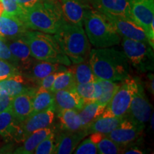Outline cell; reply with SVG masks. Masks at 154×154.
I'll list each match as a JSON object with an SVG mask.
<instances>
[{
  "instance_id": "cell-1",
  "label": "cell",
  "mask_w": 154,
  "mask_h": 154,
  "mask_svg": "<svg viewBox=\"0 0 154 154\" xmlns=\"http://www.w3.org/2000/svg\"><path fill=\"white\" fill-rule=\"evenodd\" d=\"M88 62L98 79L122 82L129 78L128 59L124 52L114 48L91 50Z\"/></svg>"
},
{
  "instance_id": "cell-2",
  "label": "cell",
  "mask_w": 154,
  "mask_h": 154,
  "mask_svg": "<svg viewBox=\"0 0 154 154\" xmlns=\"http://www.w3.org/2000/svg\"><path fill=\"white\" fill-rule=\"evenodd\" d=\"M21 20L29 30L54 34L66 21L59 0H42L24 10Z\"/></svg>"
},
{
  "instance_id": "cell-3",
  "label": "cell",
  "mask_w": 154,
  "mask_h": 154,
  "mask_svg": "<svg viewBox=\"0 0 154 154\" xmlns=\"http://www.w3.org/2000/svg\"><path fill=\"white\" fill-rule=\"evenodd\" d=\"M54 36L72 63L76 64L88 59L90 44L83 26L66 20Z\"/></svg>"
},
{
  "instance_id": "cell-4",
  "label": "cell",
  "mask_w": 154,
  "mask_h": 154,
  "mask_svg": "<svg viewBox=\"0 0 154 154\" xmlns=\"http://www.w3.org/2000/svg\"><path fill=\"white\" fill-rule=\"evenodd\" d=\"M83 24L88 41L96 48L112 47L121 42V36L109 19L94 8L86 11Z\"/></svg>"
},
{
  "instance_id": "cell-5",
  "label": "cell",
  "mask_w": 154,
  "mask_h": 154,
  "mask_svg": "<svg viewBox=\"0 0 154 154\" xmlns=\"http://www.w3.org/2000/svg\"><path fill=\"white\" fill-rule=\"evenodd\" d=\"M21 38L27 44L31 54L35 59L63 66L72 64L52 34L29 30Z\"/></svg>"
},
{
  "instance_id": "cell-6",
  "label": "cell",
  "mask_w": 154,
  "mask_h": 154,
  "mask_svg": "<svg viewBox=\"0 0 154 154\" xmlns=\"http://www.w3.org/2000/svg\"><path fill=\"white\" fill-rule=\"evenodd\" d=\"M137 87L138 82L135 79L128 78L122 82L101 115L126 118Z\"/></svg>"
},
{
  "instance_id": "cell-7",
  "label": "cell",
  "mask_w": 154,
  "mask_h": 154,
  "mask_svg": "<svg viewBox=\"0 0 154 154\" xmlns=\"http://www.w3.org/2000/svg\"><path fill=\"white\" fill-rule=\"evenodd\" d=\"M132 19L143 29L149 44L154 48V0H129Z\"/></svg>"
},
{
  "instance_id": "cell-8",
  "label": "cell",
  "mask_w": 154,
  "mask_h": 154,
  "mask_svg": "<svg viewBox=\"0 0 154 154\" xmlns=\"http://www.w3.org/2000/svg\"><path fill=\"white\" fill-rule=\"evenodd\" d=\"M122 47L128 60L136 69L142 72L151 69L153 49L149 44L123 37Z\"/></svg>"
},
{
  "instance_id": "cell-9",
  "label": "cell",
  "mask_w": 154,
  "mask_h": 154,
  "mask_svg": "<svg viewBox=\"0 0 154 154\" xmlns=\"http://www.w3.org/2000/svg\"><path fill=\"white\" fill-rule=\"evenodd\" d=\"M151 105L144 94L143 86L138 83V87L131 103L126 116L128 119L140 127L144 128L146 123L151 118Z\"/></svg>"
},
{
  "instance_id": "cell-10",
  "label": "cell",
  "mask_w": 154,
  "mask_h": 154,
  "mask_svg": "<svg viewBox=\"0 0 154 154\" xmlns=\"http://www.w3.org/2000/svg\"><path fill=\"white\" fill-rule=\"evenodd\" d=\"M103 14L109 19L121 36L149 44L145 32L133 19L110 14Z\"/></svg>"
},
{
  "instance_id": "cell-11",
  "label": "cell",
  "mask_w": 154,
  "mask_h": 154,
  "mask_svg": "<svg viewBox=\"0 0 154 154\" xmlns=\"http://www.w3.org/2000/svg\"><path fill=\"white\" fill-rule=\"evenodd\" d=\"M55 106L49 108L47 110L31 114L28 118L21 122L24 140L29 135L37 130L50 128L54 120Z\"/></svg>"
},
{
  "instance_id": "cell-12",
  "label": "cell",
  "mask_w": 154,
  "mask_h": 154,
  "mask_svg": "<svg viewBox=\"0 0 154 154\" xmlns=\"http://www.w3.org/2000/svg\"><path fill=\"white\" fill-rule=\"evenodd\" d=\"M59 2L67 22L81 26L86 11L93 8L88 0H59Z\"/></svg>"
},
{
  "instance_id": "cell-13",
  "label": "cell",
  "mask_w": 154,
  "mask_h": 154,
  "mask_svg": "<svg viewBox=\"0 0 154 154\" xmlns=\"http://www.w3.org/2000/svg\"><path fill=\"white\" fill-rule=\"evenodd\" d=\"M143 128L125 118L115 129L107 136L119 146H123L134 141L138 137Z\"/></svg>"
},
{
  "instance_id": "cell-14",
  "label": "cell",
  "mask_w": 154,
  "mask_h": 154,
  "mask_svg": "<svg viewBox=\"0 0 154 154\" xmlns=\"http://www.w3.org/2000/svg\"><path fill=\"white\" fill-rule=\"evenodd\" d=\"M0 135L6 140H24L21 122L17 120L11 109L0 113Z\"/></svg>"
},
{
  "instance_id": "cell-15",
  "label": "cell",
  "mask_w": 154,
  "mask_h": 154,
  "mask_svg": "<svg viewBox=\"0 0 154 154\" xmlns=\"http://www.w3.org/2000/svg\"><path fill=\"white\" fill-rule=\"evenodd\" d=\"M88 136L86 131H66L58 135L54 142V149L53 153L70 154L74 153L77 146L83 138Z\"/></svg>"
},
{
  "instance_id": "cell-16",
  "label": "cell",
  "mask_w": 154,
  "mask_h": 154,
  "mask_svg": "<svg viewBox=\"0 0 154 154\" xmlns=\"http://www.w3.org/2000/svg\"><path fill=\"white\" fill-rule=\"evenodd\" d=\"M96 10L116 16L132 19L130 12L129 0H88Z\"/></svg>"
},
{
  "instance_id": "cell-17",
  "label": "cell",
  "mask_w": 154,
  "mask_h": 154,
  "mask_svg": "<svg viewBox=\"0 0 154 154\" xmlns=\"http://www.w3.org/2000/svg\"><path fill=\"white\" fill-rule=\"evenodd\" d=\"M5 42L11 52L18 61L19 70L20 72L23 73L27 70L35 59L31 54L27 44L22 38H17L14 39L5 38Z\"/></svg>"
},
{
  "instance_id": "cell-18",
  "label": "cell",
  "mask_w": 154,
  "mask_h": 154,
  "mask_svg": "<svg viewBox=\"0 0 154 154\" xmlns=\"http://www.w3.org/2000/svg\"><path fill=\"white\" fill-rule=\"evenodd\" d=\"M32 82L22 74H19L0 81V93L14 97L25 92L35 91L36 88L31 84Z\"/></svg>"
},
{
  "instance_id": "cell-19",
  "label": "cell",
  "mask_w": 154,
  "mask_h": 154,
  "mask_svg": "<svg viewBox=\"0 0 154 154\" xmlns=\"http://www.w3.org/2000/svg\"><path fill=\"white\" fill-rule=\"evenodd\" d=\"M29 29L21 19L16 17H0V36L8 39L21 38Z\"/></svg>"
},
{
  "instance_id": "cell-20",
  "label": "cell",
  "mask_w": 154,
  "mask_h": 154,
  "mask_svg": "<svg viewBox=\"0 0 154 154\" xmlns=\"http://www.w3.org/2000/svg\"><path fill=\"white\" fill-rule=\"evenodd\" d=\"M63 69H66L61 66L59 63H50L47 61L34 59V62L32 63L29 68L22 74L32 83L38 84L40 80L51 73L63 70Z\"/></svg>"
},
{
  "instance_id": "cell-21",
  "label": "cell",
  "mask_w": 154,
  "mask_h": 154,
  "mask_svg": "<svg viewBox=\"0 0 154 154\" xmlns=\"http://www.w3.org/2000/svg\"><path fill=\"white\" fill-rule=\"evenodd\" d=\"M54 106L58 111L74 109L79 111L84 105V101L78 95L76 90H59L54 93Z\"/></svg>"
},
{
  "instance_id": "cell-22",
  "label": "cell",
  "mask_w": 154,
  "mask_h": 154,
  "mask_svg": "<svg viewBox=\"0 0 154 154\" xmlns=\"http://www.w3.org/2000/svg\"><path fill=\"white\" fill-rule=\"evenodd\" d=\"M35 91L25 92L13 97L11 105V112L17 120L20 122L24 121L32 114V96Z\"/></svg>"
},
{
  "instance_id": "cell-23",
  "label": "cell",
  "mask_w": 154,
  "mask_h": 154,
  "mask_svg": "<svg viewBox=\"0 0 154 154\" xmlns=\"http://www.w3.org/2000/svg\"><path fill=\"white\" fill-rule=\"evenodd\" d=\"M124 119L120 117L103 116L101 115L90 125L86 131L88 135L95 133L107 135L115 129Z\"/></svg>"
},
{
  "instance_id": "cell-24",
  "label": "cell",
  "mask_w": 154,
  "mask_h": 154,
  "mask_svg": "<svg viewBox=\"0 0 154 154\" xmlns=\"http://www.w3.org/2000/svg\"><path fill=\"white\" fill-rule=\"evenodd\" d=\"M104 109L105 107L96 101H90L84 103L82 109L78 111L82 130L87 129L90 125L102 114Z\"/></svg>"
},
{
  "instance_id": "cell-25",
  "label": "cell",
  "mask_w": 154,
  "mask_h": 154,
  "mask_svg": "<svg viewBox=\"0 0 154 154\" xmlns=\"http://www.w3.org/2000/svg\"><path fill=\"white\" fill-rule=\"evenodd\" d=\"M52 132L50 128H46L43 129L37 130L29 135L24 140V143L22 146L15 150L14 153L31 154L34 153V150L38 144L43 140L49 134Z\"/></svg>"
},
{
  "instance_id": "cell-26",
  "label": "cell",
  "mask_w": 154,
  "mask_h": 154,
  "mask_svg": "<svg viewBox=\"0 0 154 154\" xmlns=\"http://www.w3.org/2000/svg\"><path fill=\"white\" fill-rule=\"evenodd\" d=\"M53 106H54V93L41 87L36 88L32 96V114L47 110Z\"/></svg>"
},
{
  "instance_id": "cell-27",
  "label": "cell",
  "mask_w": 154,
  "mask_h": 154,
  "mask_svg": "<svg viewBox=\"0 0 154 154\" xmlns=\"http://www.w3.org/2000/svg\"><path fill=\"white\" fill-rule=\"evenodd\" d=\"M57 117L60 121L61 128L63 131H78L82 130L78 111L74 109L60 110L58 112Z\"/></svg>"
},
{
  "instance_id": "cell-28",
  "label": "cell",
  "mask_w": 154,
  "mask_h": 154,
  "mask_svg": "<svg viewBox=\"0 0 154 154\" xmlns=\"http://www.w3.org/2000/svg\"><path fill=\"white\" fill-rule=\"evenodd\" d=\"M96 144L100 154H116L121 153V146L115 143L107 135L95 133L89 136Z\"/></svg>"
},
{
  "instance_id": "cell-29",
  "label": "cell",
  "mask_w": 154,
  "mask_h": 154,
  "mask_svg": "<svg viewBox=\"0 0 154 154\" xmlns=\"http://www.w3.org/2000/svg\"><path fill=\"white\" fill-rule=\"evenodd\" d=\"M69 70L74 75L76 84L94 82L97 79L92 71L91 65L87 61L76 63Z\"/></svg>"
},
{
  "instance_id": "cell-30",
  "label": "cell",
  "mask_w": 154,
  "mask_h": 154,
  "mask_svg": "<svg viewBox=\"0 0 154 154\" xmlns=\"http://www.w3.org/2000/svg\"><path fill=\"white\" fill-rule=\"evenodd\" d=\"M76 85V83L74 75L69 69H66L57 77L50 91L54 93L59 90H74Z\"/></svg>"
},
{
  "instance_id": "cell-31",
  "label": "cell",
  "mask_w": 154,
  "mask_h": 154,
  "mask_svg": "<svg viewBox=\"0 0 154 154\" xmlns=\"http://www.w3.org/2000/svg\"><path fill=\"white\" fill-rule=\"evenodd\" d=\"M97 80L101 86L102 91L101 96L96 101L106 108L108 103L112 99L113 95L118 90L120 84H116L114 82L108 80H101L98 79Z\"/></svg>"
},
{
  "instance_id": "cell-32",
  "label": "cell",
  "mask_w": 154,
  "mask_h": 154,
  "mask_svg": "<svg viewBox=\"0 0 154 154\" xmlns=\"http://www.w3.org/2000/svg\"><path fill=\"white\" fill-rule=\"evenodd\" d=\"M75 90L85 103L95 101L96 86L94 82L84 83V84H77Z\"/></svg>"
},
{
  "instance_id": "cell-33",
  "label": "cell",
  "mask_w": 154,
  "mask_h": 154,
  "mask_svg": "<svg viewBox=\"0 0 154 154\" xmlns=\"http://www.w3.org/2000/svg\"><path fill=\"white\" fill-rule=\"evenodd\" d=\"M55 135L53 132L49 134L38 144L34 153L35 154H51L54 149Z\"/></svg>"
},
{
  "instance_id": "cell-34",
  "label": "cell",
  "mask_w": 154,
  "mask_h": 154,
  "mask_svg": "<svg viewBox=\"0 0 154 154\" xmlns=\"http://www.w3.org/2000/svg\"><path fill=\"white\" fill-rule=\"evenodd\" d=\"M0 1L2 4L4 9H5L4 15L16 17L19 19H21L24 10L17 3V0H0Z\"/></svg>"
},
{
  "instance_id": "cell-35",
  "label": "cell",
  "mask_w": 154,
  "mask_h": 154,
  "mask_svg": "<svg viewBox=\"0 0 154 154\" xmlns=\"http://www.w3.org/2000/svg\"><path fill=\"white\" fill-rule=\"evenodd\" d=\"M0 59L10 63L19 69V63L5 42V38L0 36Z\"/></svg>"
},
{
  "instance_id": "cell-36",
  "label": "cell",
  "mask_w": 154,
  "mask_h": 154,
  "mask_svg": "<svg viewBox=\"0 0 154 154\" xmlns=\"http://www.w3.org/2000/svg\"><path fill=\"white\" fill-rule=\"evenodd\" d=\"M74 153L76 154H96L98 153V149L96 144L88 137L79 143L76 149L74 150Z\"/></svg>"
},
{
  "instance_id": "cell-37",
  "label": "cell",
  "mask_w": 154,
  "mask_h": 154,
  "mask_svg": "<svg viewBox=\"0 0 154 154\" xmlns=\"http://www.w3.org/2000/svg\"><path fill=\"white\" fill-rule=\"evenodd\" d=\"M19 74L22 73L17 67L7 61L0 59V81Z\"/></svg>"
},
{
  "instance_id": "cell-38",
  "label": "cell",
  "mask_w": 154,
  "mask_h": 154,
  "mask_svg": "<svg viewBox=\"0 0 154 154\" xmlns=\"http://www.w3.org/2000/svg\"><path fill=\"white\" fill-rule=\"evenodd\" d=\"M66 70V69H63V70L57 71V72L51 73V74L48 75L47 76L44 77V79H42V80H40L39 82H38L37 84L39 86V87L43 88L44 89L49 90L50 91V89H51V86H52L54 82V81L56 79H57V77L59 76L61 72Z\"/></svg>"
},
{
  "instance_id": "cell-39",
  "label": "cell",
  "mask_w": 154,
  "mask_h": 154,
  "mask_svg": "<svg viewBox=\"0 0 154 154\" xmlns=\"http://www.w3.org/2000/svg\"><path fill=\"white\" fill-rule=\"evenodd\" d=\"M13 97L7 94L0 93V113L11 109Z\"/></svg>"
},
{
  "instance_id": "cell-40",
  "label": "cell",
  "mask_w": 154,
  "mask_h": 154,
  "mask_svg": "<svg viewBox=\"0 0 154 154\" xmlns=\"http://www.w3.org/2000/svg\"><path fill=\"white\" fill-rule=\"evenodd\" d=\"M17 1L21 8L23 10H26V9L33 7L34 5L42 1V0H17Z\"/></svg>"
},
{
  "instance_id": "cell-41",
  "label": "cell",
  "mask_w": 154,
  "mask_h": 154,
  "mask_svg": "<svg viewBox=\"0 0 154 154\" xmlns=\"http://www.w3.org/2000/svg\"><path fill=\"white\" fill-rule=\"evenodd\" d=\"M126 154H142L143 152H142L140 149H136V148H133V149L127 150L126 151L124 152Z\"/></svg>"
},
{
  "instance_id": "cell-42",
  "label": "cell",
  "mask_w": 154,
  "mask_h": 154,
  "mask_svg": "<svg viewBox=\"0 0 154 154\" xmlns=\"http://www.w3.org/2000/svg\"><path fill=\"white\" fill-rule=\"evenodd\" d=\"M149 79H150V90H151V92L152 94H153L154 92V88H153V75L150 74L149 75Z\"/></svg>"
},
{
  "instance_id": "cell-43",
  "label": "cell",
  "mask_w": 154,
  "mask_h": 154,
  "mask_svg": "<svg viewBox=\"0 0 154 154\" xmlns=\"http://www.w3.org/2000/svg\"><path fill=\"white\" fill-rule=\"evenodd\" d=\"M4 14H5V9H4L2 4L1 1H0V17L2 16Z\"/></svg>"
},
{
  "instance_id": "cell-44",
  "label": "cell",
  "mask_w": 154,
  "mask_h": 154,
  "mask_svg": "<svg viewBox=\"0 0 154 154\" xmlns=\"http://www.w3.org/2000/svg\"><path fill=\"white\" fill-rule=\"evenodd\" d=\"M151 126L152 128V129H153V115L152 114L151 116Z\"/></svg>"
}]
</instances>
